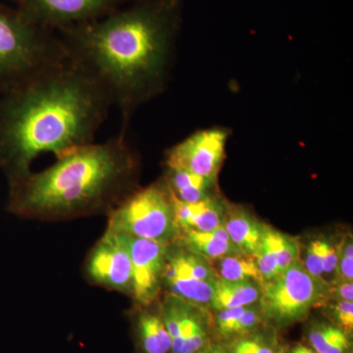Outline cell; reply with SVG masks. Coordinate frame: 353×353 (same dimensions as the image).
I'll return each instance as SVG.
<instances>
[{
    "mask_svg": "<svg viewBox=\"0 0 353 353\" xmlns=\"http://www.w3.org/2000/svg\"><path fill=\"white\" fill-rule=\"evenodd\" d=\"M181 12V0H139L57 32L70 55L108 92L123 134L134 111L166 87Z\"/></svg>",
    "mask_w": 353,
    "mask_h": 353,
    "instance_id": "cell-1",
    "label": "cell"
},
{
    "mask_svg": "<svg viewBox=\"0 0 353 353\" xmlns=\"http://www.w3.org/2000/svg\"><path fill=\"white\" fill-rule=\"evenodd\" d=\"M112 101L105 88L70 55L0 97V167L9 183L31 173L46 152L57 157L94 141Z\"/></svg>",
    "mask_w": 353,
    "mask_h": 353,
    "instance_id": "cell-2",
    "label": "cell"
},
{
    "mask_svg": "<svg viewBox=\"0 0 353 353\" xmlns=\"http://www.w3.org/2000/svg\"><path fill=\"white\" fill-rule=\"evenodd\" d=\"M138 157L120 132L57 157L52 166L10 185L9 208L25 216L73 215L121 201L132 192Z\"/></svg>",
    "mask_w": 353,
    "mask_h": 353,
    "instance_id": "cell-3",
    "label": "cell"
},
{
    "mask_svg": "<svg viewBox=\"0 0 353 353\" xmlns=\"http://www.w3.org/2000/svg\"><path fill=\"white\" fill-rule=\"evenodd\" d=\"M69 57L57 32L0 3V97Z\"/></svg>",
    "mask_w": 353,
    "mask_h": 353,
    "instance_id": "cell-4",
    "label": "cell"
},
{
    "mask_svg": "<svg viewBox=\"0 0 353 353\" xmlns=\"http://www.w3.org/2000/svg\"><path fill=\"white\" fill-rule=\"evenodd\" d=\"M108 229L171 245L180 236L173 196L163 180L132 190L111 213Z\"/></svg>",
    "mask_w": 353,
    "mask_h": 353,
    "instance_id": "cell-5",
    "label": "cell"
},
{
    "mask_svg": "<svg viewBox=\"0 0 353 353\" xmlns=\"http://www.w3.org/2000/svg\"><path fill=\"white\" fill-rule=\"evenodd\" d=\"M331 285L309 274L299 259L277 277L261 285L262 318L278 326L303 320L316 306L328 303Z\"/></svg>",
    "mask_w": 353,
    "mask_h": 353,
    "instance_id": "cell-6",
    "label": "cell"
},
{
    "mask_svg": "<svg viewBox=\"0 0 353 353\" xmlns=\"http://www.w3.org/2000/svg\"><path fill=\"white\" fill-rule=\"evenodd\" d=\"M16 8L37 24L61 31L105 17L139 0H12Z\"/></svg>",
    "mask_w": 353,
    "mask_h": 353,
    "instance_id": "cell-7",
    "label": "cell"
},
{
    "mask_svg": "<svg viewBox=\"0 0 353 353\" xmlns=\"http://www.w3.org/2000/svg\"><path fill=\"white\" fill-rule=\"evenodd\" d=\"M230 132L224 128L201 130L166 153V168L194 174L217 182L224 163Z\"/></svg>",
    "mask_w": 353,
    "mask_h": 353,
    "instance_id": "cell-8",
    "label": "cell"
},
{
    "mask_svg": "<svg viewBox=\"0 0 353 353\" xmlns=\"http://www.w3.org/2000/svg\"><path fill=\"white\" fill-rule=\"evenodd\" d=\"M88 277L109 289L132 292V259L126 234L108 229L88 257Z\"/></svg>",
    "mask_w": 353,
    "mask_h": 353,
    "instance_id": "cell-9",
    "label": "cell"
},
{
    "mask_svg": "<svg viewBox=\"0 0 353 353\" xmlns=\"http://www.w3.org/2000/svg\"><path fill=\"white\" fill-rule=\"evenodd\" d=\"M204 306L169 294L161 305V317L172 340V353H194L209 345Z\"/></svg>",
    "mask_w": 353,
    "mask_h": 353,
    "instance_id": "cell-10",
    "label": "cell"
},
{
    "mask_svg": "<svg viewBox=\"0 0 353 353\" xmlns=\"http://www.w3.org/2000/svg\"><path fill=\"white\" fill-rule=\"evenodd\" d=\"M128 236L132 259V292L136 303L148 306L157 301L161 290L166 263V243Z\"/></svg>",
    "mask_w": 353,
    "mask_h": 353,
    "instance_id": "cell-11",
    "label": "cell"
},
{
    "mask_svg": "<svg viewBox=\"0 0 353 353\" xmlns=\"http://www.w3.org/2000/svg\"><path fill=\"white\" fill-rule=\"evenodd\" d=\"M173 202L180 234L188 231H212L222 225L227 201L219 194L196 203H185L173 196Z\"/></svg>",
    "mask_w": 353,
    "mask_h": 353,
    "instance_id": "cell-12",
    "label": "cell"
},
{
    "mask_svg": "<svg viewBox=\"0 0 353 353\" xmlns=\"http://www.w3.org/2000/svg\"><path fill=\"white\" fill-rule=\"evenodd\" d=\"M222 225L243 254L254 255L263 234L264 223L248 208L227 201Z\"/></svg>",
    "mask_w": 353,
    "mask_h": 353,
    "instance_id": "cell-13",
    "label": "cell"
},
{
    "mask_svg": "<svg viewBox=\"0 0 353 353\" xmlns=\"http://www.w3.org/2000/svg\"><path fill=\"white\" fill-rule=\"evenodd\" d=\"M215 283L192 277L166 255L162 285L167 288L169 294L205 307L212 301Z\"/></svg>",
    "mask_w": 353,
    "mask_h": 353,
    "instance_id": "cell-14",
    "label": "cell"
},
{
    "mask_svg": "<svg viewBox=\"0 0 353 353\" xmlns=\"http://www.w3.org/2000/svg\"><path fill=\"white\" fill-rule=\"evenodd\" d=\"M176 241L181 248L204 257L210 262L241 253L232 241L223 225L212 231L183 232Z\"/></svg>",
    "mask_w": 353,
    "mask_h": 353,
    "instance_id": "cell-15",
    "label": "cell"
},
{
    "mask_svg": "<svg viewBox=\"0 0 353 353\" xmlns=\"http://www.w3.org/2000/svg\"><path fill=\"white\" fill-rule=\"evenodd\" d=\"M261 285L254 281H227L218 278L211 308L217 312L257 303L261 294Z\"/></svg>",
    "mask_w": 353,
    "mask_h": 353,
    "instance_id": "cell-16",
    "label": "cell"
},
{
    "mask_svg": "<svg viewBox=\"0 0 353 353\" xmlns=\"http://www.w3.org/2000/svg\"><path fill=\"white\" fill-rule=\"evenodd\" d=\"M164 181L172 194L185 203H196L218 194L217 182L189 172L166 168Z\"/></svg>",
    "mask_w": 353,
    "mask_h": 353,
    "instance_id": "cell-17",
    "label": "cell"
},
{
    "mask_svg": "<svg viewBox=\"0 0 353 353\" xmlns=\"http://www.w3.org/2000/svg\"><path fill=\"white\" fill-rule=\"evenodd\" d=\"M218 278L227 281H254L263 284L254 256L240 253L211 262Z\"/></svg>",
    "mask_w": 353,
    "mask_h": 353,
    "instance_id": "cell-18",
    "label": "cell"
},
{
    "mask_svg": "<svg viewBox=\"0 0 353 353\" xmlns=\"http://www.w3.org/2000/svg\"><path fill=\"white\" fill-rule=\"evenodd\" d=\"M139 336L146 353L171 352L172 340L161 317L143 312L139 318Z\"/></svg>",
    "mask_w": 353,
    "mask_h": 353,
    "instance_id": "cell-19",
    "label": "cell"
},
{
    "mask_svg": "<svg viewBox=\"0 0 353 353\" xmlns=\"http://www.w3.org/2000/svg\"><path fill=\"white\" fill-rule=\"evenodd\" d=\"M264 234L270 243L280 274L301 259V245L294 236L278 231L275 228L266 224L264 225Z\"/></svg>",
    "mask_w": 353,
    "mask_h": 353,
    "instance_id": "cell-20",
    "label": "cell"
},
{
    "mask_svg": "<svg viewBox=\"0 0 353 353\" xmlns=\"http://www.w3.org/2000/svg\"><path fill=\"white\" fill-rule=\"evenodd\" d=\"M308 339L318 353H347L350 350L347 334L332 325H317L309 332Z\"/></svg>",
    "mask_w": 353,
    "mask_h": 353,
    "instance_id": "cell-21",
    "label": "cell"
},
{
    "mask_svg": "<svg viewBox=\"0 0 353 353\" xmlns=\"http://www.w3.org/2000/svg\"><path fill=\"white\" fill-rule=\"evenodd\" d=\"M341 282H353V239L347 234L340 241L338 264L331 284Z\"/></svg>",
    "mask_w": 353,
    "mask_h": 353,
    "instance_id": "cell-22",
    "label": "cell"
},
{
    "mask_svg": "<svg viewBox=\"0 0 353 353\" xmlns=\"http://www.w3.org/2000/svg\"><path fill=\"white\" fill-rule=\"evenodd\" d=\"M320 248H321L323 273L325 276H334L336 264H338L340 243H336L327 236H319ZM334 279V278H333ZM332 283V282H331Z\"/></svg>",
    "mask_w": 353,
    "mask_h": 353,
    "instance_id": "cell-23",
    "label": "cell"
},
{
    "mask_svg": "<svg viewBox=\"0 0 353 353\" xmlns=\"http://www.w3.org/2000/svg\"><path fill=\"white\" fill-rule=\"evenodd\" d=\"M301 260H303L304 267L309 272V274L316 278L324 279L319 236L309 241L305 248L304 259Z\"/></svg>",
    "mask_w": 353,
    "mask_h": 353,
    "instance_id": "cell-24",
    "label": "cell"
},
{
    "mask_svg": "<svg viewBox=\"0 0 353 353\" xmlns=\"http://www.w3.org/2000/svg\"><path fill=\"white\" fill-rule=\"evenodd\" d=\"M232 353H277L275 345L265 336H256L239 341Z\"/></svg>",
    "mask_w": 353,
    "mask_h": 353,
    "instance_id": "cell-25",
    "label": "cell"
},
{
    "mask_svg": "<svg viewBox=\"0 0 353 353\" xmlns=\"http://www.w3.org/2000/svg\"><path fill=\"white\" fill-rule=\"evenodd\" d=\"M332 315L339 324V328L345 334L353 329V301H331L330 303Z\"/></svg>",
    "mask_w": 353,
    "mask_h": 353,
    "instance_id": "cell-26",
    "label": "cell"
},
{
    "mask_svg": "<svg viewBox=\"0 0 353 353\" xmlns=\"http://www.w3.org/2000/svg\"><path fill=\"white\" fill-rule=\"evenodd\" d=\"M353 301V282L334 283L330 287L328 301Z\"/></svg>",
    "mask_w": 353,
    "mask_h": 353,
    "instance_id": "cell-27",
    "label": "cell"
},
{
    "mask_svg": "<svg viewBox=\"0 0 353 353\" xmlns=\"http://www.w3.org/2000/svg\"><path fill=\"white\" fill-rule=\"evenodd\" d=\"M194 353H229L226 348L220 345H213V343H209L206 347L201 348L197 352Z\"/></svg>",
    "mask_w": 353,
    "mask_h": 353,
    "instance_id": "cell-28",
    "label": "cell"
},
{
    "mask_svg": "<svg viewBox=\"0 0 353 353\" xmlns=\"http://www.w3.org/2000/svg\"><path fill=\"white\" fill-rule=\"evenodd\" d=\"M292 352L294 353H318L314 350L305 347V345H297Z\"/></svg>",
    "mask_w": 353,
    "mask_h": 353,
    "instance_id": "cell-29",
    "label": "cell"
},
{
    "mask_svg": "<svg viewBox=\"0 0 353 353\" xmlns=\"http://www.w3.org/2000/svg\"><path fill=\"white\" fill-rule=\"evenodd\" d=\"M290 353H294V352H290Z\"/></svg>",
    "mask_w": 353,
    "mask_h": 353,
    "instance_id": "cell-30",
    "label": "cell"
}]
</instances>
